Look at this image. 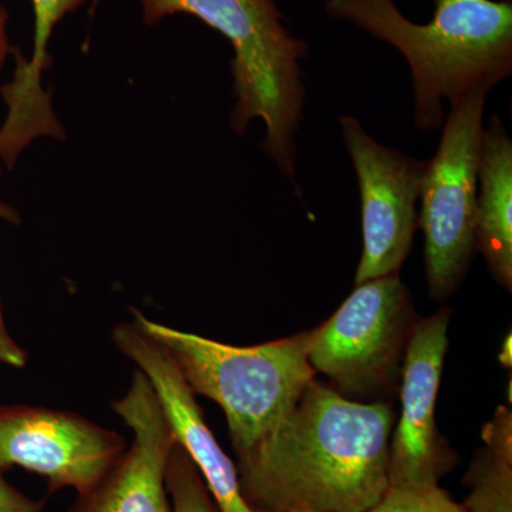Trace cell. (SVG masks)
Instances as JSON below:
<instances>
[{
	"label": "cell",
	"instance_id": "obj_1",
	"mask_svg": "<svg viewBox=\"0 0 512 512\" xmlns=\"http://www.w3.org/2000/svg\"><path fill=\"white\" fill-rule=\"evenodd\" d=\"M396 410L362 403L313 380L289 416L237 458L256 512H367L389 488Z\"/></svg>",
	"mask_w": 512,
	"mask_h": 512
},
{
	"label": "cell",
	"instance_id": "obj_16",
	"mask_svg": "<svg viewBox=\"0 0 512 512\" xmlns=\"http://www.w3.org/2000/svg\"><path fill=\"white\" fill-rule=\"evenodd\" d=\"M367 512H466L439 484L389 487Z\"/></svg>",
	"mask_w": 512,
	"mask_h": 512
},
{
	"label": "cell",
	"instance_id": "obj_2",
	"mask_svg": "<svg viewBox=\"0 0 512 512\" xmlns=\"http://www.w3.org/2000/svg\"><path fill=\"white\" fill-rule=\"evenodd\" d=\"M326 12L393 46L412 73L414 126H443L444 101L454 106L480 86L494 89L512 73V3L437 0L419 25L393 0H326Z\"/></svg>",
	"mask_w": 512,
	"mask_h": 512
},
{
	"label": "cell",
	"instance_id": "obj_11",
	"mask_svg": "<svg viewBox=\"0 0 512 512\" xmlns=\"http://www.w3.org/2000/svg\"><path fill=\"white\" fill-rule=\"evenodd\" d=\"M111 409L133 431V443L96 488L77 497L69 512H171L165 468L177 439L143 372H134L127 392Z\"/></svg>",
	"mask_w": 512,
	"mask_h": 512
},
{
	"label": "cell",
	"instance_id": "obj_5",
	"mask_svg": "<svg viewBox=\"0 0 512 512\" xmlns=\"http://www.w3.org/2000/svg\"><path fill=\"white\" fill-rule=\"evenodd\" d=\"M490 87L480 86L451 106L439 148L421 187L419 228L430 296L444 301L466 278L476 254L478 160Z\"/></svg>",
	"mask_w": 512,
	"mask_h": 512
},
{
	"label": "cell",
	"instance_id": "obj_22",
	"mask_svg": "<svg viewBox=\"0 0 512 512\" xmlns=\"http://www.w3.org/2000/svg\"><path fill=\"white\" fill-rule=\"evenodd\" d=\"M500 2H512V0H500Z\"/></svg>",
	"mask_w": 512,
	"mask_h": 512
},
{
	"label": "cell",
	"instance_id": "obj_8",
	"mask_svg": "<svg viewBox=\"0 0 512 512\" xmlns=\"http://www.w3.org/2000/svg\"><path fill=\"white\" fill-rule=\"evenodd\" d=\"M362 201L363 254L355 284L399 274L419 228L426 160L406 156L369 136L352 116L339 117Z\"/></svg>",
	"mask_w": 512,
	"mask_h": 512
},
{
	"label": "cell",
	"instance_id": "obj_23",
	"mask_svg": "<svg viewBox=\"0 0 512 512\" xmlns=\"http://www.w3.org/2000/svg\"><path fill=\"white\" fill-rule=\"evenodd\" d=\"M272 2H274V0H272Z\"/></svg>",
	"mask_w": 512,
	"mask_h": 512
},
{
	"label": "cell",
	"instance_id": "obj_7",
	"mask_svg": "<svg viewBox=\"0 0 512 512\" xmlns=\"http://www.w3.org/2000/svg\"><path fill=\"white\" fill-rule=\"evenodd\" d=\"M127 443L82 414L0 404V474L23 468L45 478L47 491L90 493L119 463Z\"/></svg>",
	"mask_w": 512,
	"mask_h": 512
},
{
	"label": "cell",
	"instance_id": "obj_6",
	"mask_svg": "<svg viewBox=\"0 0 512 512\" xmlns=\"http://www.w3.org/2000/svg\"><path fill=\"white\" fill-rule=\"evenodd\" d=\"M410 293L399 274L370 279L311 330L309 363L350 396L394 392L414 323Z\"/></svg>",
	"mask_w": 512,
	"mask_h": 512
},
{
	"label": "cell",
	"instance_id": "obj_12",
	"mask_svg": "<svg viewBox=\"0 0 512 512\" xmlns=\"http://www.w3.org/2000/svg\"><path fill=\"white\" fill-rule=\"evenodd\" d=\"M476 247L491 275L512 288V140L503 121L491 116L478 160Z\"/></svg>",
	"mask_w": 512,
	"mask_h": 512
},
{
	"label": "cell",
	"instance_id": "obj_4",
	"mask_svg": "<svg viewBox=\"0 0 512 512\" xmlns=\"http://www.w3.org/2000/svg\"><path fill=\"white\" fill-rule=\"evenodd\" d=\"M130 312L163 343L195 396L224 410L237 458L268 437L315 380L308 356L311 332L241 348L171 328L138 309Z\"/></svg>",
	"mask_w": 512,
	"mask_h": 512
},
{
	"label": "cell",
	"instance_id": "obj_3",
	"mask_svg": "<svg viewBox=\"0 0 512 512\" xmlns=\"http://www.w3.org/2000/svg\"><path fill=\"white\" fill-rule=\"evenodd\" d=\"M148 25L187 13L231 43L235 106L231 127L247 133L264 121V150L285 177H295L296 136L305 110L302 60L308 45L286 28L272 0H140Z\"/></svg>",
	"mask_w": 512,
	"mask_h": 512
},
{
	"label": "cell",
	"instance_id": "obj_19",
	"mask_svg": "<svg viewBox=\"0 0 512 512\" xmlns=\"http://www.w3.org/2000/svg\"><path fill=\"white\" fill-rule=\"evenodd\" d=\"M6 25H8V13L0 6V69H2L6 56H8L10 52L8 35H6Z\"/></svg>",
	"mask_w": 512,
	"mask_h": 512
},
{
	"label": "cell",
	"instance_id": "obj_18",
	"mask_svg": "<svg viewBox=\"0 0 512 512\" xmlns=\"http://www.w3.org/2000/svg\"><path fill=\"white\" fill-rule=\"evenodd\" d=\"M0 365L15 367V369H23L28 365V352L20 348L6 328L2 303H0Z\"/></svg>",
	"mask_w": 512,
	"mask_h": 512
},
{
	"label": "cell",
	"instance_id": "obj_14",
	"mask_svg": "<svg viewBox=\"0 0 512 512\" xmlns=\"http://www.w3.org/2000/svg\"><path fill=\"white\" fill-rule=\"evenodd\" d=\"M484 446L471 461L464 485L466 512H512V413L500 406L483 429Z\"/></svg>",
	"mask_w": 512,
	"mask_h": 512
},
{
	"label": "cell",
	"instance_id": "obj_21",
	"mask_svg": "<svg viewBox=\"0 0 512 512\" xmlns=\"http://www.w3.org/2000/svg\"><path fill=\"white\" fill-rule=\"evenodd\" d=\"M498 360H500L501 365L508 367V369L512 366L511 333H508L507 338L504 339L503 348H501L500 355H498Z\"/></svg>",
	"mask_w": 512,
	"mask_h": 512
},
{
	"label": "cell",
	"instance_id": "obj_17",
	"mask_svg": "<svg viewBox=\"0 0 512 512\" xmlns=\"http://www.w3.org/2000/svg\"><path fill=\"white\" fill-rule=\"evenodd\" d=\"M45 500H33L0 474V512H43Z\"/></svg>",
	"mask_w": 512,
	"mask_h": 512
},
{
	"label": "cell",
	"instance_id": "obj_20",
	"mask_svg": "<svg viewBox=\"0 0 512 512\" xmlns=\"http://www.w3.org/2000/svg\"><path fill=\"white\" fill-rule=\"evenodd\" d=\"M0 178H2V160H0ZM0 220L9 222V224L19 225L22 218L18 210L9 205L0 198Z\"/></svg>",
	"mask_w": 512,
	"mask_h": 512
},
{
	"label": "cell",
	"instance_id": "obj_15",
	"mask_svg": "<svg viewBox=\"0 0 512 512\" xmlns=\"http://www.w3.org/2000/svg\"><path fill=\"white\" fill-rule=\"evenodd\" d=\"M171 512H218L200 471L180 443H175L165 468Z\"/></svg>",
	"mask_w": 512,
	"mask_h": 512
},
{
	"label": "cell",
	"instance_id": "obj_10",
	"mask_svg": "<svg viewBox=\"0 0 512 512\" xmlns=\"http://www.w3.org/2000/svg\"><path fill=\"white\" fill-rule=\"evenodd\" d=\"M114 346L150 380L175 439L194 461L218 512H256L245 500L237 466L225 454L207 426L197 396L185 382L173 356L136 320L113 330Z\"/></svg>",
	"mask_w": 512,
	"mask_h": 512
},
{
	"label": "cell",
	"instance_id": "obj_13",
	"mask_svg": "<svg viewBox=\"0 0 512 512\" xmlns=\"http://www.w3.org/2000/svg\"><path fill=\"white\" fill-rule=\"evenodd\" d=\"M86 0H32L35 10V39L30 59L16 53L12 82L2 87L8 104L3 131L16 140L50 136L59 128L50 94L42 86V73L49 67V42L57 23Z\"/></svg>",
	"mask_w": 512,
	"mask_h": 512
},
{
	"label": "cell",
	"instance_id": "obj_9",
	"mask_svg": "<svg viewBox=\"0 0 512 512\" xmlns=\"http://www.w3.org/2000/svg\"><path fill=\"white\" fill-rule=\"evenodd\" d=\"M450 309L414 323L400 370L402 409L389 448V487L439 484L453 467L450 447L436 424Z\"/></svg>",
	"mask_w": 512,
	"mask_h": 512
}]
</instances>
